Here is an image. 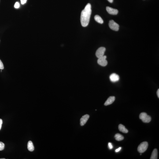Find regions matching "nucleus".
<instances>
[{
    "label": "nucleus",
    "mask_w": 159,
    "mask_h": 159,
    "mask_svg": "<svg viewBox=\"0 0 159 159\" xmlns=\"http://www.w3.org/2000/svg\"><path fill=\"white\" fill-rule=\"evenodd\" d=\"M91 12V5L90 3L87 4L84 9L82 11L81 14V23L83 27H86L88 25Z\"/></svg>",
    "instance_id": "nucleus-1"
},
{
    "label": "nucleus",
    "mask_w": 159,
    "mask_h": 159,
    "mask_svg": "<svg viewBox=\"0 0 159 159\" xmlns=\"http://www.w3.org/2000/svg\"><path fill=\"white\" fill-rule=\"evenodd\" d=\"M139 118L144 123H149L151 120V118L150 116L148 115L146 113L143 112L141 113L139 116Z\"/></svg>",
    "instance_id": "nucleus-2"
},
{
    "label": "nucleus",
    "mask_w": 159,
    "mask_h": 159,
    "mask_svg": "<svg viewBox=\"0 0 159 159\" xmlns=\"http://www.w3.org/2000/svg\"><path fill=\"white\" fill-rule=\"evenodd\" d=\"M148 146V143L147 142H143L139 145L138 148V151L140 153L144 152L147 149Z\"/></svg>",
    "instance_id": "nucleus-3"
},
{
    "label": "nucleus",
    "mask_w": 159,
    "mask_h": 159,
    "mask_svg": "<svg viewBox=\"0 0 159 159\" xmlns=\"http://www.w3.org/2000/svg\"><path fill=\"white\" fill-rule=\"evenodd\" d=\"M109 26L111 29L115 31H118L119 29V24L114 21L111 20L109 22Z\"/></svg>",
    "instance_id": "nucleus-4"
},
{
    "label": "nucleus",
    "mask_w": 159,
    "mask_h": 159,
    "mask_svg": "<svg viewBox=\"0 0 159 159\" xmlns=\"http://www.w3.org/2000/svg\"><path fill=\"white\" fill-rule=\"evenodd\" d=\"M106 56H104L98 58L97 61L98 64L102 66H106L108 64V62L106 60Z\"/></svg>",
    "instance_id": "nucleus-5"
},
{
    "label": "nucleus",
    "mask_w": 159,
    "mask_h": 159,
    "mask_svg": "<svg viewBox=\"0 0 159 159\" xmlns=\"http://www.w3.org/2000/svg\"><path fill=\"white\" fill-rule=\"evenodd\" d=\"M106 50V49L104 47H101L99 48L97 50L96 52V56L98 58L102 57L104 56V54Z\"/></svg>",
    "instance_id": "nucleus-6"
},
{
    "label": "nucleus",
    "mask_w": 159,
    "mask_h": 159,
    "mask_svg": "<svg viewBox=\"0 0 159 159\" xmlns=\"http://www.w3.org/2000/svg\"><path fill=\"white\" fill-rule=\"evenodd\" d=\"M90 116L88 114H86L82 116L80 119V125L81 126L85 125L89 118Z\"/></svg>",
    "instance_id": "nucleus-7"
},
{
    "label": "nucleus",
    "mask_w": 159,
    "mask_h": 159,
    "mask_svg": "<svg viewBox=\"0 0 159 159\" xmlns=\"http://www.w3.org/2000/svg\"><path fill=\"white\" fill-rule=\"evenodd\" d=\"M106 9L108 13L112 15H116L118 13V10L117 9H113L109 7H107Z\"/></svg>",
    "instance_id": "nucleus-8"
},
{
    "label": "nucleus",
    "mask_w": 159,
    "mask_h": 159,
    "mask_svg": "<svg viewBox=\"0 0 159 159\" xmlns=\"http://www.w3.org/2000/svg\"><path fill=\"white\" fill-rule=\"evenodd\" d=\"M110 79L112 82H116L118 81L120 78L118 75L116 74V73H113L110 75Z\"/></svg>",
    "instance_id": "nucleus-9"
},
{
    "label": "nucleus",
    "mask_w": 159,
    "mask_h": 159,
    "mask_svg": "<svg viewBox=\"0 0 159 159\" xmlns=\"http://www.w3.org/2000/svg\"><path fill=\"white\" fill-rule=\"evenodd\" d=\"M115 100V97L114 96H110L108 98L104 103L105 106L111 104L114 102Z\"/></svg>",
    "instance_id": "nucleus-10"
},
{
    "label": "nucleus",
    "mask_w": 159,
    "mask_h": 159,
    "mask_svg": "<svg viewBox=\"0 0 159 159\" xmlns=\"http://www.w3.org/2000/svg\"><path fill=\"white\" fill-rule=\"evenodd\" d=\"M119 131L124 133H127L128 132V130L125 128L124 126L121 124L119 125Z\"/></svg>",
    "instance_id": "nucleus-11"
},
{
    "label": "nucleus",
    "mask_w": 159,
    "mask_h": 159,
    "mask_svg": "<svg viewBox=\"0 0 159 159\" xmlns=\"http://www.w3.org/2000/svg\"><path fill=\"white\" fill-rule=\"evenodd\" d=\"M27 148L29 151H32L34 150V147L32 142L31 141H29L27 144Z\"/></svg>",
    "instance_id": "nucleus-12"
},
{
    "label": "nucleus",
    "mask_w": 159,
    "mask_h": 159,
    "mask_svg": "<svg viewBox=\"0 0 159 159\" xmlns=\"http://www.w3.org/2000/svg\"><path fill=\"white\" fill-rule=\"evenodd\" d=\"M158 157V151L157 149H154L152 152L151 159H157Z\"/></svg>",
    "instance_id": "nucleus-13"
},
{
    "label": "nucleus",
    "mask_w": 159,
    "mask_h": 159,
    "mask_svg": "<svg viewBox=\"0 0 159 159\" xmlns=\"http://www.w3.org/2000/svg\"><path fill=\"white\" fill-rule=\"evenodd\" d=\"M114 137L116 140L120 141L123 140L124 139V137L121 134H115Z\"/></svg>",
    "instance_id": "nucleus-14"
},
{
    "label": "nucleus",
    "mask_w": 159,
    "mask_h": 159,
    "mask_svg": "<svg viewBox=\"0 0 159 159\" xmlns=\"http://www.w3.org/2000/svg\"><path fill=\"white\" fill-rule=\"evenodd\" d=\"M95 20L97 22L100 23V24H103V21L102 19L100 16H98V15H96L94 17Z\"/></svg>",
    "instance_id": "nucleus-15"
},
{
    "label": "nucleus",
    "mask_w": 159,
    "mask_h": 159,
    "mask_svg": "<svg viewBox=\"0 0 159 159\" xmlns=\"http://www.w3.org/2000/svg\"><path fill=\"white\" fill-rule=\"evenodd\" d=\"M5 148V144L3 143L0 142V151L4 150Z\"/></svg>",
    "instance_id": "nucleus-16"
},
{
    "label": "nucleus",
    "mask_w": 159,
    "mask_h": 159,
    "mask_svg": "<svg viewBox=\"0 0 159 159\" xmlns=\"http://www.w3.org/2000/svg\"><path fill=\"white\" fill-rule=\"evenodd\" d=\"M20 5L19 2H17L14 5V7L15 8H18L20 7Z\"/></svg>",
    "instance_id": "nucleus-17"
},
{
    "label": "nucleus",
    "mask_w": 159,
    "mask_h": 159,
    "mask_svg": "<svg viewBox=\"0 0 159 159\" xmlns=\"http://www.w3.org/2000/svg\"><path fill=\"white\" fill-rule=\"evenodd\" d=\"M4 68V67L3 64V63L2 61H1V60H0V69H3Z\"/></svg>",
    "instance_id": "nucleus-18"
},
{
    "label": "nucleus",
    "mask_w": 159,
    "mask_h": 159,
    "mask_svg": "<svg viewBox=\"0 0 159 159\" xmlns=\"http://www.w3.org/2000/svg\"><path fill=\"white\" fill-rule=\"evenodd\" d=\"M108 147L110 149H111L113 148V145H112V143H111L109 142L108 143Z\"/></svg>",
    "instance_id": "nucleus-19"
},
{
    "label": "nucleus",
    "mask_w": 159,
    "mask_h": 159,
    "mask_svg": "<svg viewBox=\"0 0 159 159\" xmlns=\"http://www.w3.org/2000/svg\"><path fill=\"white\" fill-rule=\"evenodd\" d=\"M22 4L23 5L25 4L27 2V0H20Z\"/></svg>",
    "instance_id": "nucleus-20"
},
{
    "label": "nucleus",
    "mask_w": 159,
    "mask_h": 159,
    "mask_svg": "<svg viewBox=\"0 0 159 159\" xmlns=\"http://www.w3.org/2000/svg\"><path fill=\"white\" fill-rule=\"evenodd\" d=\"M121 147H119V148H118L116 149V150H115V151L116 153L118 152H119L120 151V150H121Z\"/></svg>",
    "instance_id": "nucleus-21"
},
{
    "label": "nucleus",
    "mask_w": 159,
    "mask_h": 159,
    "mask_svg": "<svg viewBox=\"0 0 159 159\" xmlns=\"http://www.w3.org/2000/svg\"><path fill=\"white\" fill-rule=\"evenodd\" d=\"M2 124V119H0V130H1Z\"/></svg>",
    "instance_id": "nucleus-22"
},
{
    "label": "nucleus",
    "mask_w": 159,
    "mask_h": 159,
    "mask_svg": "<svg viewBox=\"0 0 159 159\" xmlns=\"http://www.w3.org/2000/svg\"><path fill=\"white\" fill-rule=\"evenodd\" d=\"M157 95L158 97V98H159V89L158 90L157 92Z\"/></svg>",
    "instance_id": "nucleus-23"
},
{
    "label": "nucleus",
    "mask_w": 159,
    "mask_h": 159,
    "mask_svg": "<svg viewBox=\"0 0 159 159\" xmlns=\"http://www.w3.org/2000/svg\"><path fill=\"white\" fill-rule=\"evenodd\" d=\"M108 0L109 2L112 3L113 2V0Z\"/></svg>",
    "instance_id": "nucleus-24"
},
{
    "label": "nucleus",
    "mask_w": 159,
    "mask_h": 159,
    "mask_svg": "<svg viewBox=\"0 0 159 159\" xmlns=\"http://www.w3.org/2000/svg\"><path fill=\"white\" fill-rule=\"evenodd\" d=\"M5 159V158H1V159Z\"/></svg>",
    "instance_id": "nucleus-25"
}]
</instances>
